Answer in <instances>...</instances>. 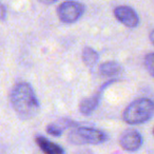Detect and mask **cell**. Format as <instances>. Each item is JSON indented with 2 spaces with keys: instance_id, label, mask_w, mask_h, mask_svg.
Wrapping results in <instances>:
<instances>
[{
  "instance_id": "cell-14",
  "label": "cell",
  "mask_w": 154,
  "mask_h": 154,
  "mask_svg": "<svg viewBox=\"0 0 154 154\" xmlns=\"http://www.w3.org/2000/svg\"><path fill=\"white\" fill-rule=\"evenodd\" d=\"M150 40H151V42L154 45V30L150 33Z\"/></svg>"
},
{
  "instance_id": "cell-13",
  "label": "cell",
  "mask_w": 154,
  "mask_h": 154,
  "mask_svg": "<svg viewBox=\"0 0 154 154\" xmlns=\"http://www.w3.org/2000/svg\"><path fill=\"white\" fill-rule=\"evenodd\" d=\"M7 15H8L7 7H5L2 2H0V21H3V20H5Z\"/></svg>"
},
{
  "instance_id": "cell-11",
  "label": "cell",
  "mask_w": 154,
  "mask_h": 154,
  "mask_svg": "<svg viewBox=\"0 0 154 154\" xmlns=\"http://www.w3.org/2000/svg\"><path fill=\"white\" fill-rule=\"evenodd\" d=\"M63 125L60 122V124H50L47 127V132L50 135H53V136H60L63 132Z\"/></svg>"
},
{
  "instance_id": "cell-4",
  "label": "cell",
  "mask_w": 154,
  "mask_h": 154,
  "mask_svg": "<svg viewBox=\"0 0 154 154\" xmlns=\"http://www.w3.org/2000/svg\"><path fill=\"white\" fill-rule=\"evenodd\" d=\"M86 7L78 1H64L57 8V15L63 23H74L85 14Z\"/></svg>"
},
{
  "instance_id": "cell-1",
  "label": "cell",
  "mask_w": 154,
  "mask_h": 154,
  "mask_svg": "<svg viewBox=\"0 0 154 154\" xmlns=\"http://www.w3.org/2000/svg\"><path fill=\"white\" fill-rule=\"evenodd\" d=\"M14 111L21 119H31L39 113L40 103L33 87L29 82H18L10 95Z\"/></svg>"
},
{
  "instance_id": "cell-15",
  "label": "cell",
  "mask_w": 154,
  "mask_h": 154,
  "mask_svg": "<svg viewBox=\"0 0 154 154\" xmlns=\"http://www.w3.org/2000/svg\"><path fill=\"white\" fill-rule=\"evenodd\" d=\"M153 134H154V130H153Z\"/></svg>"
},
{
  "instance_id": "cell-6",
  "label": "cell",
  "mask_w": 154,
  "mask_h": 154,
  "mask_svg": "<svg viewBox=\"0 0 154 154\" xmlns=\"http://www.w3.org/2000/svg\"><path fill=\"white\" fill-rule=\"evenodd\" d=\"M114 16L119 22L128 28H136L139 23L138 14L129 5H118L114 9Z\"/></svg>"
},
{
  "instance_id": "cell-9",
  "label": "cell",
  "mask_w": 154,
  "mask_h": 154,
  "mask_svg": "<svg viewBox=\"0 0 154 154\" xmlns=\"http://www.w3.org/2000/svg\"><path fill=\"white\" fill-rule=\"evenodd\" d=\"M99 72L103 76H115L122 72V66L117 61L110 60V61H106L99 66Z\"/></svg>"
},
{
  "instance_id": "cell-5",
  "label": "cell",
  "mask_w": 154,
  "mask_h": 154,
  "mask_svg": "<svg viewBox=\"0 0 154 154\" xmlns=\"http://www.w3.org/2000/svg\"><path fill=\"white\" fill-rule=\"evenodd\" d=\"M116 80L113 79V80H110V82H106V84H103V86H101V88H99V90L97 91L96 93H94L92 96L88 97V98H85L79 105L80 113L86 116L91 115V114L96 110V108L98 107L99 103H100V100H101V97H103V91H105L110 85L114 84Z\"/></svg>"
},
{
  "instance_id": "cell-3",
  "label": "cell",
  "mask_w": 154,
  "mask_h": 154,
  "mask_svg": "<svg viewBox=\"0 0 154 154\" xmlns=\"http://www.w3.org/2000/svg\"><path fill=\"white\" fill-rule=\"evenodd\" d=\"M108 135L98 129L78 127L69 134V140L75 145H98L105 143Z\"/></svg>"
},
{
  "instance_id": "cell-12",
  "label": "cell",
  "mask_w": 154,
  "mask_h": 154,
  "mask_svg": "<svg viewBox=\"0 0 154 154\" xmlns=\"http://www.w3.org/2000/svg\"><path fill=\"white\" fill-rule=\"evenodd\" d=\"M145 66L149 74L154 77V53H149L145 57Z\"/></svg>"
},
{
  "instance_id": "cell-7",
  "label": "cell",
  "mask_w": 154,
  "mask_h": 154,
  "mask_svg": "<svg viewBox=\"0 0 154 154\" xmlns=\"http://www.w3.org/2000/svg\"><path fill=\"white\" fill-rule=\"evenodd\" d=\"M119 143L125 150L130 152L137 151L143 145V137L140 133L133 129H128L122 134Z\"/></svg>"
},
{
  "instance_id": "cell-10",
  "label": "cell",
  "mask_w": 154,
  "mask_h": 154,
  "mask_svg": "<svg viewBox=\"0 0 154 154\" xmlns=\"http://www.w3.org/2000/svg\"><path fill=\"white\" fill-rule=\"evenodd\" d=\"M99 59V55L97 51H95L93 48L86 47L82 51V61L86 66H93L97 63Z\"/></svg>"
},
{
  "instance_id": "cell-2",
  "label": "cell",
  "mask_w": 154,
  "mask_h": 154,
  "mask_svg": "<svg viewBox=\"0 0 154 154\" xmlns=\"http://www.w3.org/2000/svg\"><path fill=\"white\" fill-rule=\"evenodd\" d=\"M154 116V101L150 98H138L132 101L122 114L128 125H141L149 122Z\"/></svg>"
},
{
  "instance_id": "cell-8",
  "label": "cell",
  "mask_w": 154,
  "mask_h": 154,
  "mask_svg": "<svg viewBox=\"0 0 154 154\" xmlns=\"http://www.w3.org/2000/svg\"><path fill=\"white\" fill-rule=\"evenodd\" d=\"M35 140H36V143L39 147V149L45 154H63L62 147H60L59 145L53 143V141L49 140L45 136L38 135V136H36Z\"/></svg>"
}]
</instances>
